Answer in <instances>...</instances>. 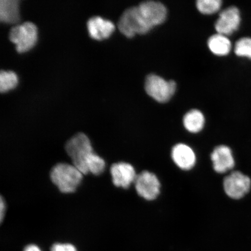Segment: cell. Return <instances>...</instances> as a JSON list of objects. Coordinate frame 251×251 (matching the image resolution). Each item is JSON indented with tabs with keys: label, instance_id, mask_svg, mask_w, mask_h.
Returning <instances> with one entry per match:
<instances>
[{
	"label": "cell",
	"instance_id": "cell-1",
	"mask_svg": "<svg viewBox=\"0 0 251 251\" xmlns=\"http://www.w3.org/2000/svg\"><path fill=\"white\" fill-rule=\"evenodd\" d=\"M83 175L72 164L59 163L51 169V181L62 193H74L83 180Z\"/></svg>",
	"mask_w": 251,
	"mask_h": 251
},
{
	"label": "cell",
	"instance_id": "cell-2",
	"mask_svg": "<svg viewBox=\"0 0 251 251\" xmlns=\"http://www.w3.org/2000/svg\"><path fill=\"white\" fill-rule=\"evenodd\" d=\"M65 150L75 167L83 175H87V161L94 152L89 137L82 133L75 135L66 143Z\"/></svg>",
	"mask_w": 251,
	"mask_h": 251
},
{
	"label": "cell",
	"instance_id": "cell-3",
	"mask_svg": "<svg viewBox=\"0 0 251 251\" xmlns=\"http://www.w3.org/2000/svg\"><path fill=\"white\" fill-rule=\"evenodd\" d=\"M118 26L121 32L128 38H131L137 34H146L152 29L144 20L138 7L125 10L118 22Z\"/></svg>",
	"mask_w": 251,
	"mask_h": 251
},
{
	"label": "cell",
	"instance_id": "cell-4",
	"mask_svg": "<svg viewBox=\"0 0 251 251\" xmlns=\"http://www.w3.org/2000/svg\"><path fill=\"white\" fill-rule=\"evenodd\" d=\"M9 38L15 44L18 52L29 51L37 42V28L31 22L15 25L9 31Z\"/></svg>",
	"mask_w": 251,
	"mask_h": 251
},
{
	"label": "cell",
	"instance_id": "cell-5",
	"mask_svg": "<svg viewBox=\"0 0 251 251\" xmlns=\"http://www.w3.org/2000/svg\"><path fill=\"white\" fill-rule=\"evenodd\" d=\"M176 87L174 80L166 81L155 74L149 75L145 81L147 94L160 103L168 102L174 95Z\"/></svg>",
	"mask_w": 251,
	"mask_h": 251
},
{
	"label": "cell",
	"instance_id": "cell-6",
	"mask_svg": "<svg viewBox=\"0 0 251 251\" xmlns=\"http://www.w3.org/2000/svg\"><path fill=\"white\" fill-rule=\"evenodd\" d=\"M134 184L138 196L148 201L155 200L161 194V182L151 172L143 171L137 174Z\"/></svg>",
	"mask_w": 251,
	"mask_h": 251
},
{
	"label": "cell",
	"instance_id": "cell-7",
	"mask_svg": "<svg viewBox=\"0 0 251 251\" xmlns=\"http://www.w3.org/2000/svg\"><path fill=\"white\" fill-rule=\"evenodd\" d=\"M225 193L230 199L240 200L249 193L251 180L249 176L240 171L231 172L223 181Z\"/></svg>",
	"mask_w": 251,
	"mask_h": 251
},
{
	"label": "cell",
	"instance_id": "cell-8",
	"mask_svg": "<svg viewBox=\"0 0 251 251\" xmlns=\"http://www.w3.org/2000/svg\"><path fill=\"white\" fill-rule=\"evenodd\" d=\"M241 21L239 9L232 6L221 12L215 25V29L219 34L231 35L238 29Z\"/></svg>",
	"mask_w": 251,
	"mask_h": 251
},
{
	"label": "cell",
	"instance_id": "cell-9",
	"mask_svg": "<svg viewBox=\"0 0 251 251\" xmlns=\"http://www.w3.org/2000/svg\"><path fill=\"white\" fill-rule=\"evenodd\" d=\"M213 171L219 174H224L232 170L235 166L233 151L226 145L217 146L213 149L210 155Z\"/></svg>",
	"mask_w": 251,
	"mask_h": 251
},
{
	"label": "cell",
	"instance_id": "cell-10",
	"mask_svg": "<svg viewBox=\"0 0 251 251\" xmlns=\"http://www.w3.org/2000/svg\"><path fill=\"white\" fill-rule=\"evenodd\" d=\"M138 7L144 20L152 29L164 23L167 17V9L161 2L145 1L141 2Z\"/></svg>",
	"mask_w": 251,
	"mask_h": 251
},
{
	"label": "cell",
	"instance_id": "cell-11",
	"mask_svg": "<svg viewBox=\"0 0 251 251\" xmlns=\"http://www.w3.org/2000/svg\"><path fill=\"white\" fill-rule=\"evenodd\" d=\"M113 184L116 187L128 189L134 183L137 175L136 170L129 163L120 162L115 163L110 169Z\"/></svg>",
	"mask_w": 251,
	"mask_h": 251
},
{
	"label": "cell",
	"instance_id": "cell-12",
	"mask_svg": "<svg viewBox=\"0 0 251 251\" xmlns=\"http://www.w3.org/2000/svg\"><path fill=\"white\" fill-rule=\"evenodd\" d=\"M171 158L177 167L184 171H189L195 167L197 162L196 152L190 146L178 143L172 147Z\"/></svg>",
	"mask_w": 251,
	"mask_h": 251
},
{
	"label": "cell",
	"instance_id": "cell-13",
	"mask_svg": "<svg viewBox=\"0 0 251 251\" xmlns=\"http://www.w3.org/2000/svg\"><path fill=\"white\" fill-rule=\"evenodd\" d=\"M87 29L92 38L101 40L108 38L115 30V25L111 21L95 16L88 20Z\"/></svg>",
	"mask_w": 251,
	"mask_h": 251
},
{
	"label": "cell",
	"instance_id": "cell-14",
	"mask_svg": "<svg viewBox=\"0 0 251 251\" xmlns=\"http://www.w3.org/2000/svg\"><path fill=\"white\" fill-rule=\"evenodd\" d=\"M18 0L0 1V20L7 24H16L20 21Z\"/></svg>",
	"mask_w": 251,
	"mask_h": 251
},
{
	"label": "cell",
	"instance_id": "cell-15",
	"mask_svg": "<svg viewBox=\"0 0 251 251\" xmlns=\"http://www.w3.org/2000/svg\"><path fill=\"white\" fill-rule=\"evenodd\" d=\"M183 124L188 132L196 134L203 129L205 124V118L199 110L193 109L184 116Z\"/></svg>",
	"mask_w": 251,
	"mask_h": 251
},
{
	"label": "cell",
	"instance_id": "cell-16",
	"mask_svg": "<svg viewBox=\"0 0 251 251\" xmlns=\"http://www.w3.org/2000/svg\"><path fill=\"white\" fill-rule=\"evenodd\" d=\"M208 46L213 54L226 56L230 52L231 43L227 36L221 34H216L209 37Z\"/></svg>",
	"mask_w": 251,
	"mask_h": 251
},
{
	"label": "cell",
	"instance_id": "cell-17",
	"mask_svg": "<svg viewBox=\"0 0 251 251\" xmlns=\"http://www.w3.org/2000/svg\"><path fill=\"white\" fill-rule=\"evenodd\" d=\"M18 83V77L14 72L1 71L0 72V91L7 92L14 89Z\"/></svg>",
	"mask_w": 251,
	"mask_h": 251
},
{
	"label": "cell",
	"instance_id": "cell-18",
	"mask_svg": "<svg viewBox=\"0 0 251 251\" xmlns=\"http://www.w3.org/2000/svg\"><path fill=\"white\" fill-rule=\"evenodd\" d=\"M105 169V162L101 157L93 152L87 161L88 174L99 176L102 174Z\"/></svg>",
	"mask_w": 251,
	"mask_h": 251
},
{
	"label": "cell",
	"instance_id": "cell-19",
	"mask_svg": "<svg viewBox=\"0 0 251 251\" xmlns=\"http://www.w3.org/2000/svg\"><path fill=\"white\" fill-rule=\"evenodd\" d=\"M221 0H199L196 6L201 13L205 15H212L219 11L222 7Z\"/></svg>",
	"mask_w": 251,
	"mask_h": 251
},
{
	"label": "cell",
	"instance_id": "cell-20",
	"mask_svg": "<svg viewBox=\"0 0 251 251\" xmlns=\"http://www.w3.org/2000/svg\"><path fill=\"white\" fill-rule=\"evenodd\" d=\"M234 52L238 56L251 59V38L244 37L238 40L235 43Z\"/></svg>",
	"mask_w": 251,
	"mask_h": 251
},
{
	"label": "cell",
	"instance_id": "cell-21",
	"mask_svg": "<svg viewBox=\"0 0 251 251\" xmlns=\"http://www.w3.org/2000/svg\"><path fill=\"white\" fill-rule=\"evenodd\" d=\"M51 251H77V250L71 244L56 243L51 247Z\"/></svg>",
	"mask_w": 251,
	"mask_h": 251
},
{
	"label": "cell",
	"instance_id": "cell-22",
	"mask_svg": "<svg viewBox=\"0 0 251 251\" xmlns=\"http://www.w3.org/2000/svg\"><path fill=\"white\" fill-rule=\"evenodd\" d=\"M6 204L5 201L3 199L2 197H1V202H0V221L2 222L4 219L5 213Z\"/></svg>",
	"mask_w": 251,
	"mask_h": 251
},
{
	"label": "cell",
	"instance_id": "cell-23",
	"mask_svg": "<svg viewBox=\"0 0 251 251\" xmlns=\"http://www.w3.org/2000/svg\"><path fill=\"white\" fill-rule=\"evenodd\" d=\"M24 251H42L38 246L30 244L25 248Z\"/></svg>",
	"mask_w": 251,
	"mask_h": 251
}]
</instances>
